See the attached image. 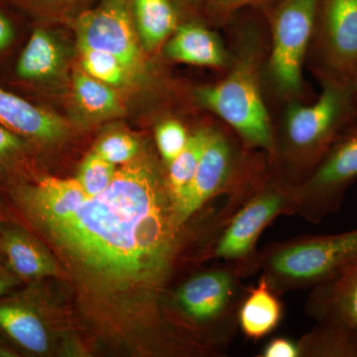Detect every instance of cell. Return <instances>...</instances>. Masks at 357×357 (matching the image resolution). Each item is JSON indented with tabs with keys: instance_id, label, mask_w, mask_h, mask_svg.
I'll list each match as a JSON object with an SVG mask.
<instances>
[{
	"instance_id": "29",
	"label": "cell",
	"mask_w": 357,
	"mask_h": 357,
	"mask_svg": "<svg viewBox=\"0 0 357 357\" xmlns=\"http://www.w3.org/2000/svg\"><path fill=\"white\" fill-rule=\"evenodd\" d=\"M259 357H300L298 342L287 337H275L268 342Z\"/></svg>"
},
{
	"instance_id": "19",
	"label": "cell",
	"mask_w": 357,
	"mask_h": 357,
	"mask_svg": "<svg viewBox=\"0 0 357 357\" xmlns=\"http://www.w3.org/2000/svg\"><path fill=\"white\" fill-rule=\"evenodd\" d=\"M130 8L147 51L157 48L177 29V13L171 0H130Z\"/></svg>"
},
{
	"instance_id": "1",
	"label": "cell",
	"mask_w": 357,
	"mask_h": 357,
	"mask_svg": "<svg viewBox=\"0 0 357 357\" xmlns=\"http://www.w3.org/2000/svg\"><path fill=\"white\" fill-rule=\"evenodd\" d=\"M184 229L166 176L150 155L138 154L117 170L105 191L41 229L103 281L159 289L170 276Z\"/></svg>"
},
{
	"instance_id": "18",
	"label": "cell",
	"mask_w": 357,
	"mask_h": 357,
	"mask_svg": "<svg viewBox=\"0 0 357 357\" xmlns=\"http://www.w3.org/2000/svg\"><path fill=\"white\" fill-rule=\"evenodd\" d=\"M282 318L283 305L279 295L270 289L261 275L257 286L248 288L241 304L238 316L239 328L246 337L261 340L278 328Z\"/></svg>"
},
{
	"instance_id": "25",
	"label": "cell",
	"mask_w": 357,
	"mask_h": 357,
	"mask_svg": "<svg viewBox=\"0 0 357 357\" xmlns=\"http://www.w3.org/2000/svg\"><path fill=\"white\" fill-rule=\"evenodd\" d=\"M116 172V166L93 151L84 159L77 181L86 196L93 198L109 188Z\"/></svg>"
},
{
	"instance_id": "12",
	"label": "cell",
	"mask_w": 357,
	"mask_h": 357,
	"mask_svg": "<svg viewBox=\"0 0 357 357\" xmlns=\"http://www.w3.org/2000/svg\"><path fill=\"white\" fill-rule=\"evenodd\" d=\"M11 195L28 222L40 229L74 215L89 199L77 178L52 177L40 178L34 184L16 185Z\"/></svg>"
},
{
	"instance_id": "21",
	"label": "cell",
	"mask_w": 357,
	"mask_h": 357,
	"mask_svg": "<svg viewBox=\"0 0 357 357\" xmlns=\"http://www.w3.org/2000/svg\"><path fill=\"white\" fill-rule=\"evenodd\" d=\"M298 347L300 357H357L352 328L318 324Z\"/></svg>"
},
{
	"instance_id": "32",
	"label": "cell",
	"mask_w": 357,
	"mask_h": 357,
	"mask_svg": "<svg viewBox=\"0 0 357 357\" xmlns=\"http://www.w3.org/2000/svg\"><path fill=\"white\" fill-rule=\"evenodd\" d=\"M218 6L222 7V9H232L238 8V7L248 6V4L258 3L263 0H213Z\"/></svg>"
},
{
	"instance_id": "13",
	"label": "cell",
	"mask_w": 357,
	"mask_h": 357,
	"mask_svg": "<svg viewBox=\"0 0 357 357\" xmlns=\"http://www.w3.org/2000/svg\"><path fill=\"white\" fill-rule=\"evenodd\" d=\"M310 290L305 310L317 324L357 328V260Z\"/></svg>"
},
{
	"instance_id": "3",
	"label": "cell",
	"mask_w": 357,
	"mask_h": 357,
	"mask_svg": "<svg viewBox=\"0 0 357 357\" xmlns=\"http://www.w3.org/2000/svg\"><path fill=\"white\" fill-rule=\"evenodd\" d=\"M357 260V229L331 236H298L268 244L259 271L277 295L311 289Z\"/></svg>"
},
{
	"instance_id": "10",
	"label": "cell",
	"mask_w": 357,
	"mask_h": 357,
	"mask_svg": "<svg viewBox=\"0 0 357 357\" xmlns=\"http://www.w3.org/2000/svg\"><path fill=\"white\" fill-rule=\"evenodd\" d=\"M76 32L79 50L107 52L121 61L130 77L142 68L130 0H100L96 8L79 13Z\"/></svg>"
},
{
	"instance_id": "17",
	"label": "cell",
	"mask_w": 357,
	"mask_h": 357,
	"mask_svg": "<svg viewBox=\"0 0 357 357\" xmlns=\"http://www.w3.org/2000/svg\"><path fill=\"white\" fill-rule=\"evenodd\" d=\"M169 57L178 62L223 68L227 54L217 35L198 24L178 26L166 48Z\"/></svg>"
},
{
	"instance_id": "34",
	"label": "cell",
	"mask_w": 357,
	"mask_h": 357,
	"mask_svg": "<svg viewBox=\"0 0 357 357\" xmlns=\"http://www.w3.org/2000/svg\"><path fill=\"white\" fill-rule=\"evenodd\" d=\"M75 0H30L31 3L37 4V6H55V4L66 3V2H72Z\"/></svg>"
},
{
	"instance_id": "23",
	"label": "cell",
	"mask_w": 357,
	"mask_h": 357,
	"mask_svg": "<svg viewBox=\"0 0 357 357\" xmlns=\"http://www.w3.org/2000/svg\"><path fill=\"white\" fill-rule=\"evenodd\" d=\"M73 86L77 103L88 114L105 117L121 112L119 96L109 84L89 76L86 72H76Z\"/></svg>"
},
{
	"instance_id": "31",
	"label": "cell",
	"mask_w": 357,
	"mask_h": 357,
	"mask_svg": "<svg viewBox=\"0 0 357 357\" xmlns=\"http://www.w3.org/2000/svg\"><path fill=\"white\" fill-rule=\"evenodd\" d=\"M17 282L18 279L15 276L0 265V296L10 292L17 285Z\"/></svg>"
},
{
	"instance_id": "26",
	"label": "cell",
	"mask_w": 357,
	"mask_h": 357,
	"mask_svg": "<svg viewBox=\"0 0 357 357\" xmlns=\"http://www.w3.org/2000/svg\"><path fill=\"white\" fill-rule=\"evenodd\" d=\"M139 143L126 133L105 136L96 146L95 152L114 165H124L139 154Z\"/></svg>"
},
{
	"instance_id": "35",
	"label": "cell",
	"mask_w": 357,
	"mask_h": 357,
	"mask_svg": "<svg viewBox=\"0 0 357 357\" xmlns=\"http://www.w3.org/2000/svg\"><path fill=\"white\" fill-rule=\"evenodd\" d=\"M354 344H356V349L357 351V328H354Z\"/></svg>"
},
{
	"instance_id": "14",
	"label": "cell",
	"mask_w": 357,
	"mask_h": 357,
	"mask_svg": "<svg viewBox=\"0 0 357 357\" xmlns=\"http://www.w3.org/2000/svg\"><path fill=\"white\" fill-rule=\"evenodd\" d=\"M0 253L6 259L7 270L17 279L36 280L59 271L51 253L20 227L0 230Z\"/></svg>"
},
{
	"instance_id": "20",
	"label": "cell",
	"mask_w": 357,
	"mask_h": 357,
	"mask_svg": "<svg viewBox=\"0 0 357 357\" xmlns=\"http://www.w3.org/2000/svg\"><path fill=\"white\" fill-rule=\"evenodd\" d=\"M61 64L60 47L45 30L36 29L18 59L16 73L26 81H40L54 76Z\"/></svg>"
},
{
	"instance_id": "33",
	"label": "cell",
	"mask_w": 357,
	"mask_h": 357,
	"mask_svg": "<svg viewBox=\"0 0 357 357\" xmlns=\"http://www.w3.org/2000/svg\"><path fill=\"white\" fill-rule=\"evenodd\" d=\"M349 89H351L352 103H354V114H356V119H357V70L349 79Z\"/></svg>"
},
{
	"instance_id": "15",
	"label": "cell",
	"mask_w": 357,
	"mask_h": 357,
	"mask_svg": "<svg viewBox=\"0 0 357 357\" xmlns=\"http://www.w3.org/2000/svg\"><path fill=\"white\" fill-rule=\"evenodd\" d=\"M0 124L21 137L41 142L62 137L66 126L56 115L0 88Z\"/></svg>"
},
{
	"instance_id": "36",
	"label": "cell",
	"mask_w": 357,
	"mask_h": 357,
	"mask_svg": "<svg viewBox=\"0 0 357 357\" xmlns=\"http://www.w3.org/2000/svg\"><path fill=\"white\" fill-rule=\"evenodd\" d=\"M187 1L192 2V3H195V2H198L199 0H187Z\"/></svg>"
},
{
	"instance_id": "22",
	"label": "cell",
	"mask_w": 357,
	"mask_h": 357,
	"mask_svg": "<svg viewBox=\"0 0 357 357\" xmlns=\"http://www.w3.org/2000/svg\"><path fill=\"white\" fill-rule=\"evenodd\" d=\"M210 131L211 128H203L189 134L184 149L168 166L167 184L173 202L180 197L185 187L191 182L208 142Z\"/></svg>"
},
{
	"instance_id": "7",
	"label": "cell",
	"mask_w": 357,
	"mask_h": 357,
	"mask_svg": "<svg viewBox=\"0 0 357 357\" xmlns=\"http://www.w3.org/2000/svg\"><path fill=\"white\" fill-rule=\"evenodd\" d=\"M266 175L250 163L227 133L211 128L198 168L184 192L174 202L176 218L185 225L211 199L229 196Z\"/></svg>"
},
{
	"instance_id": "8",
	"label": "cell",
	"mask_w": 357,
	"mask_h": 357,
	"mask_svg": "<svg viewBox=\"0 0 357 357\" xmlns=\"http://www.w3.org/2000/svg\"><path fill=\"white\" fill-rule=\"evenodd\" d=\"M357 180V126L345 131L314 167L293 188V215L312 223L337 213L347 189Z\"/></svg>"
},
{
	"instance_id": "28",
	"label": "cell",
	"mask_w": 357,
	"mask_h": 357,
	"mask_svg": "<svg viewBox=\"0 0 357 357\" xmlns=\"http://www.w3.org/2000/svg\"><path fill=\"white\" fill-rule=\"evenodd\" d=\"M25 146V140L21 136L0 124V167L20 157Z\"/></svg>"
},
{
	"instance_id": "16",
	"label": "cell",
	"mask_w": 357,
	"mask_h": 357,
	"mask_svg": "<svg viewBox=\"0 0 357 357\" xmlns=\"http://www.w3.org/2000/svg\"><path fill=\"white\" fill-rule=\"evenodd\" d=\"M22 298L0 301V331L24 351L45 354L50 345L48 330L38 310Z\"/></svg>"
},
{
	"instance_id": "2",
	"label": "cell",
	"mask_w": 357,
	"mask_h": 357,
	"mask_svg": "<svg viewBox=\"0 0 357 357\" xmlns=\"http://www.w3.org/2000/svg\"><path fill=\"white\" fill-rule=\"evenodd\" d=\"M356 119L349 82L323 79L316 102L287 110L280 139L275 140L269 156L279 167L274 177L288 187L299 185Z\"/></svg>"
},
{
	"instance_id": "6",
	"label": "cell",
	"mask_w": 357,
	"mask_h": 357,
	"mask_svg": "<svg viewBox=\"0 0 357 357\" xmlns=\"http://www.w3.org/2000/svg\"><path fill=\"white\" fill-rule=\"evenodd\" d=\"M253 56L239 60L220 83L197 91V98L206 109L234 129L249 149L273 153L275 132L263 102L257 67Z\"/></svg>"
},
{
	"instance_id": "5",
	"label": "cell",
	"mask_w": 357,
	"mask_h": 357,
	"mask_svg": "<svg viewBox=\"0 0 357 357\" xmlns=\"http://www.w3.org/2000/svg\"><path fill=\"white\" fill-rule=\"evenodd\" d=\"M293 215V188L273 174L255 190L211 236L206 257L222 260L243 277L259 271L258 241L280 215Z\"/></svg>"
},
{
	"instance_id": "4",
	"label": "cell",
	"mask_w": 357,
	"mask_h": 357,
	"mask_svg": "<svg viewBox=\"0 0 357 357\" xmlns=\"http://www.w3.org/2000/svg\"><path fill=\"white\" fill-rule=\"evenodd\" d=\"M243 279L222 263L183 282L173 295L181 316L199 328L206 344L220 356H225L239 328V310L248 291Z\"/></svg>"
},
{
	"instance_id": "11",
	"label": "cell",
	"mask_w": 357,
	"mask_h": 357,
	"mask_svg": "<svg viewBox=\"0 0 357 357\" xmlns=\"http://www.w3.org/2000/svg\"><path fill=\"white\" fill-rule=\"evenodd\" d=\"M318 20L323 79L349 82L357 70V0H321Z\"/></svg>"
},
{
	"instance_id": "27",
	"label": "cell",
	"mask_w": 357,
	"mask_h": 357,
	"mask_svg": "<svg viewBox=\"0 0 357 357\" xmlns=\"http://www.w3.org/2000/svg\"><path fill=\"white\" fill-rule=\"evenodd\" d=\"M189 134L180 122L167 121L162 122L156 129V142L160 155L169 166L174 159L184 149Z\"/></svg>"
},
{
	"instance_id": "9",
	"label": "cell",
	"mask_w": 357,
	"mask_h": 357,
	"mask_svg": "<svg viewBox=\"0 0 357 357\" xmlns=\"http://www.w3.org/2000/svg\"><path fill=\"white\" fill-rule=\"evenodd\" d=\"M321 0H283L272 20L270 77L286 96L303 88V65L316 28Z\"/></svg>"
},
{
	"instance_id": "30",
	"label": "cell",
	"mask_w": 357,
	"mask_h": 357,
	"mask_svg": "<svg viewBox=\"0 0 357 357\" xmlns=\"http://www.w3.org/2000/svg\"><path fill=\"white\" fill-rule=\"evenodd\" d=\"M14 28L8 18L0 13V51L4 50L13 43Z\"/></svg>"
},
{
	"instance_id": "24",
	"label": "cell",
	"mask_w": 357,
	"mask_h": 357,
	"mask_svg": "<svg viewBox=\"0 0 357 357\" xmlns=\"http://www.w3.org/2000/svg\"><path fill=\"white\" fill-rule=\"evenodd\" d=\"M84 72L109 86H121L128 84L130 75L119 59L107 52L82 50Z\"/></svg>"
}]
</instances>
